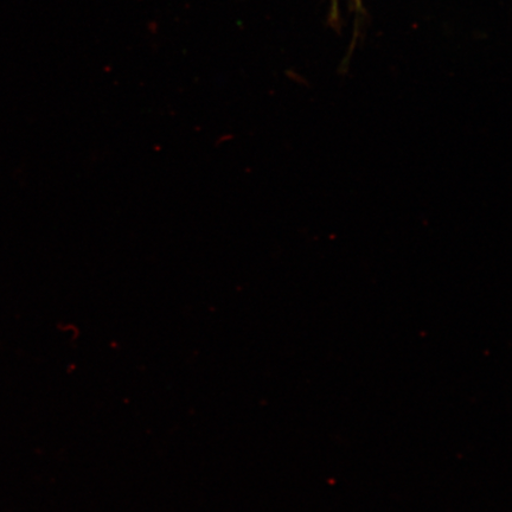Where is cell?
Returning a JSON list of instances; mask_svg holds the SVG:
<instances>
[{"mask_svg":"<svg viewBox=\"0 0 512 512\" xmlns=\"http://www.w3.org/2000/svg\"><path fill=\"white\" fill-rule=\"evenodd\" d=\"M334 3H337V0H334Z\"/></svg>","mask_w":512,"mask_h":512,"instance_id":"6da1fadb","label":"cell"}]
</instances>
